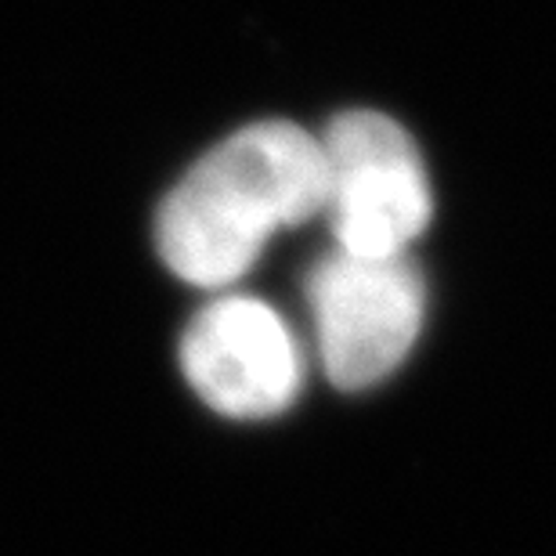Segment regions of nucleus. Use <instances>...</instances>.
I'll return each mask as SVG.
<instances>
[{
  "label": "nucleus",
  "mask_w": 556,
  "mask_h": 556,
  "mask_svg": "<svg viewBox=\"0 0 556 556\" xmlns=\"http://www.w3.org/2000/svg\"><path fill=\"white\" fill-rule=\"evenodd\" d=\"M307 300L332 387L365 391L391 376L416 343L427 289L405 253L351 257L337 250L311 268Z\"/></svg>",
  "instance_id": "obj_3"
},
{
  "label": "nucleus",
  "mask_w": 556,
  "mask_h": 556,
  "mask_svg": "<svg viewBox=\"0 0 556 556\" xmlns=\"http://www.w3.org/2000/svg\"><path fill=\"white\" fill-rule=\"evenodd\" d=\"M337 247L351 257H397L430 225V181L413 138L383 113H343L318 141Z\"/></svg>",
  "instance_id": "obj_2"
},
{
  "label": "nucleus",
  "mask_w": 556,
  "mask_h": 556,
  "mask_svg": "<svg viewBox=\"0 0 556 556\" xmlns=\"http://www.w3.org/2000/svg\"><path fill=\"white\" fill-rule=\"evenodd\" d=\"M326 206V155L293 124H253L206 152L166 195L155 242L177 278L225 286L257 261L275 228Z\"/></svg>",
  "instance_id": "obj_1"
},
{
  "label": "nucleus",
  "mask_w": 556,
  "mask_h": 556,
  "mask_svg": "<svg viewBox=\"0 0 556 556\" xmlns=\"http://www.w3.org/2000/svg\"><path fill=\"white\" fill-rule=\"evenodd\" d=\"M181 365L195 394L236 419L282 413L300 387V354L286 321L250 296L199 311L181 340Z\"/></svg>",
  "instance_id": "obj_4"
}]
</instances>
